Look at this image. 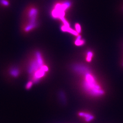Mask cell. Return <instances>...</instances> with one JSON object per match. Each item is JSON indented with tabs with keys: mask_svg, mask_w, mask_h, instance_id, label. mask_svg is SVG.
Masks as SVG:
<instances>
[{
	"mask_svg": "<svg viewBox=\"0 0 123 123\" xmlns=\"http://www.w3.org/2000/svg\"><path fill=\"white\" fill-rule=\"evenodd\" d=\"M75 70L84 76L83 87L86 92L91 95L98 96L103 95L105 92L96 80V78L89 69L83 65L74 67Z\"/></svg>",
	"mask_w": 123,
	"mask_h": 123,
	"instance_id": "1",
	"label": "cell"
},
{
	"mask_svg": "<svg viewBox=\"0 0 123 123\" xmlns=\"http://www.w3.org/2000/svg\"><path fill=\"white\" fill-rule=\"evenodd\" d=\"M85 41L84 40L82 39L81 36L78 35L77 39L75 41V44L77 46H80L85 44Z\"/></svg>",
	"mask_w": 123,
	"mask_h": 123,
	"instance_id": "2",
	"label": "cell"
},
{
	"mask_svg": "<svg viewBox=\"0 0 123 123\" xmlns=\"http://www.w3.org/2000/svg\"><path fill=\"white\" fill-rule=\"evenodd\" d=\"M79 115L80 116H83L84 117H85L86 118V121L89 122L91 120H92L93 119V116L91 115H90L89 114H86V113H80L79 114Z\"/></svg>",
	"mask_w": 123,
	"mask_h": 123,
	"instance_id": "3",
	"label": "cell"
},
{
	"mask_svg": "<svg viewBox=\"0 0 123 123\" xmlns=\"http://www.w3.org/2000/svg\"><path fill=\"white\" fill-rule=\"evenodd\" d=\"M93 56V52H92V51H88L86 54V61L88 62H91L92 61Z\"/></svg>",
	"mask_w": 123,
	"mask_h": 123,
	"instance_id": "4",
	"label": "cell"
},
{
	"mask_svg": "<svg viewBox=\"0 0 123 123\" xmlns=\"http://www.w3.org/2000/svg\"><path fill=\"white\" fill-rule=\"evenodd\" d=\"M11 74L14 76H17L18 75V71L17 69H13L11 71Z\"/></svg>",
	"mask_w": 123,
	"mask_h": 123,
	"instance_id": "5",
	"label": "cell"
},
{
	"mask_svg": "<svg viewBox=\"0 0 123 123\" xmlns=\"http://www.w3.org/2000/svg\"><path fill=\"white\" fill-rule=\"evenodd\" d=\"M76 31L78 33H80L81 32V27L79 24H77L76 25Z\"/></svg>",
	"mask_w": 123,
	"mask_h": 123,
	"instance_id": "6",
	"label": "cell"
},
{
	"mask_svg": "<svg viewBox=\"0 0 123 123\" xmlns=\"http://www.w3.org/2000/svg\"><path fill=\"white\" fill-rule=\"evenodd\" d=\"M32 85V82H28V84H27V85H26V88L28 89H29L31 87Z\"/></svg>",
	"mask_w": 123,
	"mask_h": 123,
	"instance_id": "7",
	"label": "cell"
}]
</instances>
